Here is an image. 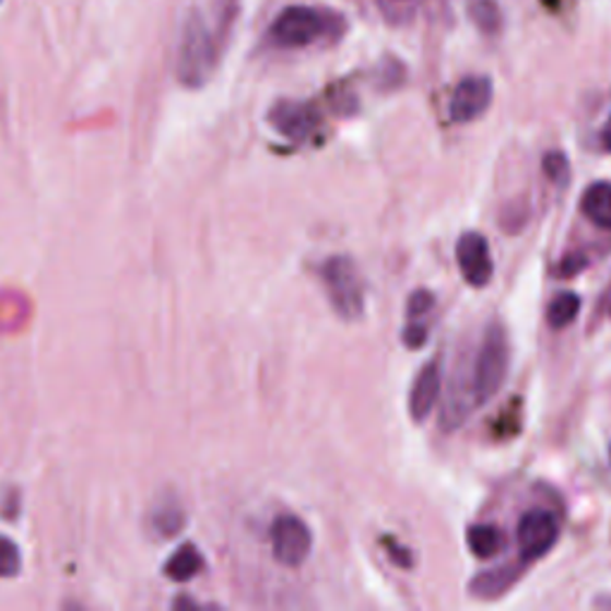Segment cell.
I'll list each match as a JSON object with an SVG mask.
<instances>
[{
	"mask_svg": "<svg viewBox=\"0 0 611 611\" xmlns=\"http://www.w3.org/2000/svg\"><path fill=\"white\" fill-rule=\"evenodd\" d=\"M602 141H604V149H607V151H611V127H607V129H604Z\"/></svg>",
	"mask_w": 611,
	"mask_h": 611,
	"instance_id": "603a6c76",
	"label": "cell"
},
{
	"mask_svg": "<svg viewBox=\"0 0 611 611\" xmlns=\"http://www.w3.org/2000/svg\"><path fill=\"white\" fill-rule=\"evenodd\" d=\"M201 566H203V559H201L199 550L193 548L191 542H187V544H181V548L171 559H167L165 576L175 583H187L199 574Z\"/></svg>",
	"mask_w": 611,
	"mask_h": 611,
	"instance_id": "5bb4252c",
	"label": "cell"
},
{
	"mask_svg": "<svg viewBox=\"0 0 611 611\" xmlns=\"http://www.w3.org/2000/svg\"><path fill=\"white\" fill-rule=\"evenodd\" d=\"M466 544L473 556L492 559L504 550V532L492 524H475L466 532Z\"/></svg>",
	"mask_w": 611,
	"mask_h": 611,
	"instance_id": "4fadbf2b",
	"label": "cell"
},
{
	"mask_svg": "<svg viewBox=\"0 0 611 611\" xmlns=\"http://www.w3.org/2000/svg\"><path fill=\"white\" fill-rule=\"evenodd\" d=\"M342 22L330 12L306 5H292L272 22L270 42L280 48H304L332 36Z\"/></svg>",
	"mask_w": 611,
	"mask_h": 611,
	"instance_id": "3957f363",
	"label": "cell"
},
{
	"mask_svg": "<svg viewBox=\"0 0 611 611\" xmlns=\"http://www.w3.org/2000/svg\"><path fill=\"white\" fill-rule=\"evenodd\" d=\"M526 564L528 562L521 559V562H512V564L483 571V574H478L471 583H468V592H471V597H478V600H497V597H502L518 578H521Z\"/></svg>",
	"mask_w": 611,
	"mask_h": 611,
	"instance_id": "8fae6325",
	"label": "cell"
},
{
	"mask_svg": "<svg viewBox=\"0 0 611 611\" xmlns=\"http://www.w3.org/2000/svg\"><path fill=\"white\" fill-rule=\"evenodd\" d=\"M492 96H495V86L490 77H466L454 89L449 101L451 120L459 125L478 120L490 108Z\"/></svg>",
	"mask_w": 611,
	"mask_h": 611,
	"instance_id": "ba28073f",
	"label": "cell"
},
{
	"mask_svg": "<svg viewBox=\"0 0 611 611\" xmlns=\"http://www.w3.org/2000/svg\"><path fill=\"white\" fill-rule=\"evenodd\" d=\"M580 211L595 227L611 230V185L609 181H595L585 189L580 199Z\"/></svg>",
	"mask_w": 611,
	"mask_h": 611,
	"instance_id": "7c38bea8",
	"label": "cell"
},
{
	"mask_svg": "<svg viewBox=\"0 0 611 611\" xmlns=\"http://www.w3.org/2000/svg\"><path fill=\"white\" fill-rule=\"evenodd\" d=\"M457 261L459 270L468 284L473 287H487L495 275L490 244L480 232H463L457 242Z\"/></svg>",
	"mask_w": 611,
	"mask_h": 611,
	"instance_id": "52a82bcc",
	"label": "cell"
},
{
	"mask_svg": "<svg viewBox=\"0 0 611 611\" xmlns=\"http://www.w3.org/2000/svg\"><path fill=\"white\" fill-rule=\"evenodd\" d=\"M268 120L282 137H287L290 141L302 144V141H306L310 134L316 132L320 117H318V110L310 106V103L280 101V103H275V106H272Z\"/></svg>",
	"mask_w": 611,
	"mask_h": 611,
	"instance_id": "9c48e42d",
	"label": "cell"
},
{
	"mask_svg": "<svg viewBox=\"0 0 611 611\" xmlns=\"http://www.w3.org/2000/svg\"><path fill=\"white\" fill-rule=\"evenodd\" d=\"M401 337H404V344L409 349H421L427 342V325L419 322V320H411Z\"/></svg>",
	"mask_w": 611,
	"mask_h": 611,
	"instance_id": "44dd1931",
	"label": "cell"
},
{
	"mask_svg": "<svg viewBox=\"0 0 611 611\" xmlns=\"http://www.w3.org/2000/svg\"><path fill=\"white\" fill-rule=\"evenodd\" d=\"M509 363H512L509 334H506V330L500 322H492L485 330L483 344L478 349L473 373H471V389L478 407L487 404V401L500 392L506 375H509Z\"/></svg>",
	"mask_w": 611,
	"mask_h": 611,
	"instance_id": "7a4b0ae2",
	"label": "cell"
},
{
	"mask_svg": "<svg viewBox=\"0 0 611 611\" xmlns=\"http://www.w3.org/2000/svg\"><path fill=\"white\" fill-rule=\"evenodd\" d=\"M516 538L524 562H536V559H542L556 544L559 526L550 512L536 509L528 512L521 521H518Z\"/></svg>",
	"mask_w": 611,
	"mask_h": 611,
	"instance_id": "8992f818",
	"label": "cell"
},
{
	"mask_svg": "<svg viewBox=\"0 0 611 611\" xmlns=\"http://www.w3.org/2000/svg\"><path fill=\"white\" fill-rule=\"evenodd\" d=\"M272 554L282 566H302L314 550V532L294 514H282L270 528Z\"/></svg>",
	"mask_w": 611,
	"mask_h": 611,
	"instance_id": "5b68a950",
	"label": "cell"
},
{
	"mask_svg": "<svg viewBox=\"0 0 611 611\" xmlns=\"http://www.w3.org/2000/svg\"><path fill=\"white\" fill-rule=\"evenodd\" d=\"M468 15L478 24V30H483L485 34L500 32L502 15L495 0H473L471 8H468Z\"/></svg>",
	"mask_w": 611,
	"mask_h": 611,
	"instance_id": "e0dca14e",
	"label": "cell"
},
{
	"mask_svg": "<svg viewBox=\"0 0 611 611\" xmlns=\"http://www.w3.org/2000/svg\"><path fill=\"white\" fill-rule=\"evenodd\" d=\"M580 314V296L574 292L556 294L548 306V322L554 330H564Z\"/></svg>",
	"mask_w": 611,
	"mask_h": 611,
	"instance_id": "9a60e30c",
	"label": "cell"
},
{
	"mask_svg": "<svg viewBox=\"0 0 611 611\" xmlns=\"http://www.w3.org/2000/svg\"><path fill=\"white\" fill-rule=\"evenodd\" d=\"M385 548H387V552H389V556L395 559V564H399V566H404V568H409V566H413V559H411V552L407 550V548H401L399 542H395V540H385Z\"/></svg>",
	"mask_w": 611,
	"mask_h": 611,
	"instance_id": "7402d4cb",
	"label": "cell"
},
{
	"mask_svg": "<svg viewBox=\"0 0 611 611\" xmlns=\"http://www.w3.org/2000/svg\"><path fill=\"white\" fill-rule=\"evenodd\" d=\"M227 38L230 36L218 27L211 15H205L199 8L189 10V15L181 22L177 44V80L189 89H201L213 77Z\"/></svg>",
	"mask_w": 611,
	"mask_h": 611,
	"instance_id": "6da1fadb",
	"label": "cell"
},
{
	"mask_svg": "<svg viewBox=\"0 0 611 611\" xmlns=\"http://www.w3.org/2000/svg\"><path fill=\"white\" fill-rule=\"evenodd\" d=\"M320 280L337 316L344 320L361 318L366 308V287L363 278L349 256H332L320 266Z\"/></svg>",
	"mask_w": 611,
	"mask_h": 611,
	"instance_id": "277c9868",
	"label": "cell"
},
{
	"mask_svg": "<svg viewBox=\"0 0 611 611\" xmlns=\"http://www.w3.org/2000/svg\"><path fill=\"white\" fill-rule=\"evenodd\" d=\"M433 306H435V294H433V292L415 290V292L409 296L407 314H409L411 320H419V318H423L425 314H431Z\"/></svg>",
	"mask_w": 611,
	"mask_h": 611,
	"instance_id": "ffe728a7",
	"label": "cell"
},
{
	"mask_svg": "<svg viewBox=\"0 0 611 611\" xmlns=\"http://www.w3.org/2000/svg\"><path fill=\"white\" fill-rule=\"evenodd\" d=\"M22 571L20 548L10 538L0 536V578H12Z\"/></svg>",
	"mask_w": 611,
	"mask_h": 611,
	"instance_id": "ac0fdd59",
	"label": "cell"
},
{
	"mask_svg": "<svg viewBox=\"0 0 611 611\" xmlns=\"http://www.w3.org/2000/svg\"><path fill=\"white\" fill-rule=\"evenodd\" d=\"M542 167H544V173H548V177L554 181L556 187H566L568 185L571 163H568V158H566L562 151H550L548 155H544Z\"/></svg>",
	"mask_w": 611,
	"mask_h": 611,
	"instance_id": "d6986e66",
	"label": "cell"
},
{
	"mask_svg": "<svg viewBox=\"0 0 611 611\" xmlns=\"http://www.w3.org/2000/svg\"><path fill=\"white\" fill-rule=\"evenodd\" d=\"M151 526L161 538H175L185 528V512L175 502H165L153 509Z\"/></svg>",
	"mask_w": 611,
	"mask_h": 611,
	"instance_id": "2e32d148",
	"label": "cell"
},
{
	"mask_svg": "<svg viewBox=\"0 0 611 611\" xmlns=\"http://www.w3.org/2000/svg\"><path fill=\"white\" fill-rule=\"evenodd\" d=\"M442 389V366L439 361H431L415 375L411 395H409V413L415 423H423L433 413Z\"/></svg>",
	"mask_w": 611,
	"mask_h": 611,
	"instance_id": "30bf717a",
	"label": "cell"
}]
</instances>
